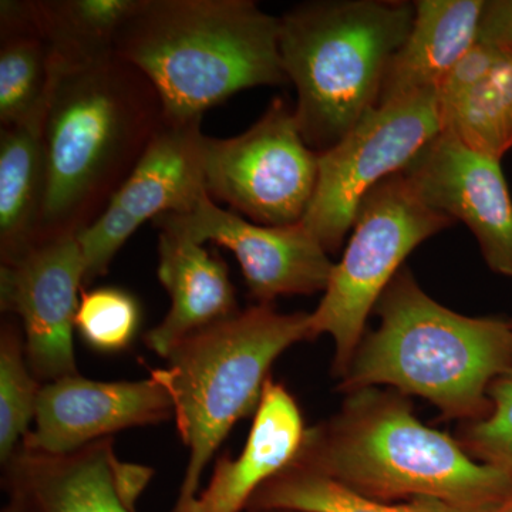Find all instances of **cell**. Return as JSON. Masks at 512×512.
Here are the masks:
<instances>
[{"label":"cell","instance_id":"1","mask_svg":"<svg viewBox=\"0 0 512 512\" xmlns=\"http://www.w3.org/2000/svg\"><path fill=\"white\" fill-rule=\"evenodd\" d=\"M293 463L384 503L431 498L490 512L512 497L511 471L478 463L460 441L424 426L406 396L377 387L348 393L335 417L306 430Z\"/></svg>","mask_w":512,"mask_h":512},{"label":"cell","instance_id":"2","mask_svg":"<svg viewBox=\"0 0 512 512\" xmlns=\"http://www.w3.org/2000/svg\"><path fill=\"white\" fill-rule=\"evenodd\" d=\"M163 120L156 87L119 56L57 74L45 120L37 244L79 237L103 214Z\"/></svg>","mask_w":512,"mask_h":512},{"label":"cell","instance_id":"3","mask_svg":"<svg viewBox=\"0 0 512 512\" xmlns=\"http://www.w3.org/2000/svg\"><path fill=\"white\" fill-rule=\"evenodd\" d=\"M279 29L252 0H140L116 56L156 87L164 119H202L242 90L288 83Z\"/></svg>","mask_w":512,"mask_h":512},{"label":"cell","instance_id":"4","mask_svg":"<svg viewBox=\"0 0 512 512\" xmlns=\"http://www.w3.org/2000/svg\"><path fill=\"white\" fill-rule=\"evenodd\" d=\"M379 328L362 339L339 389L390 386L423 397L448 419H483L488 389L512 370V322L468 318L430 298L400 269L375 306Z\"/></svg>","mask_w":512,"mask_h":512},{"label":"cell","instance_id":"5","mask_svg":"<svg viewBox=\"0 0 512 512\" xmlns=\"http://www.w3.org/2000/svg\"><path fill=\"white\" fill-rule=\"evenodd\" d=\"M413 18L412 3L386 0L303 3L279 18L282 66L298 94L293 110L313 151L335 147L377 107Z\"/></svg>","mask_w":512,"mask_h":512},{"label":"cell","instance_id":"6","mask_svg":"<svg viewBox=\"0 0 512 512\" xmlns=\"http://www.w3.org/2000/svg\"><path fill=\"white\" fill-rule=\"evenodd\" d=\"M306 339H312L311 313L255 305L188 336L165 357L164 369L150 373L167 390L178 434L188 448L173 511L197 498L202 474L229 431L256 413L275 360Z\"/></svg>","mask_w":512,"mask_h":512},{"label":"cell","instance_id":"7","mask_svg":"<svg viewBox=\"0 0 512 512\" xmlns=\"http://www.w3.org/2000/svg\"><path fill=\"white\" fill-rule=\"evenodd\" d=\"M453 224L424 204L402 173L387 177L360 202L345 254L311 313L312 339L326 333L335 342L333 373L340 379L362 342L367 316L407 256Z\"/></svg>","mask_w":512,"mask_h":512},{"label":"cell","instance_id":"8","mask_svg":"<svg viewBox=\"0 0 512 512\" xmlns=\"http://www.w3.org/2000/svg\"><path fill=\"white\" fill-rule=\"evenodd\" d=\"M318 175L319 154L303 140L295 110L285 100L272 101L238 136L207 137L208 195L255 224H299L311 207Z\"/></svg>","mask_w":512,"mask_h":512},{"label":"cell","instance_id":"9","mask_svg":"<svg viewBox=\"0 0 512 512\" xmlns=\"http://www.w3.org/2000/svg\"><path fill=\"white\" fill-rule=\"evenodd\" d=\"M441 131L437 92L370 110L348 136L319 154L318 184L302 224L326 251H338L363 198L402 173Z\"/></svg>","mask_w":512,"mask_h":512},{"label":"cell","instance_id":"10","mask_svg":"<svg viewBox=\"0 0 512 512\" xmlns=\"http://www.w3.org/2000/svg\"><path fill=\"white\" fill-rule=\"evenodd\" d=\"M202 119L161 120L143 156L103 214L79 234L84 286L106 275L111 261L147 221L185 214L207 192Z\"/></svg>","mask_w":512,"mask_h":512},{"label":"cell","instance_id":"11","mask_svg":"<svg viewBox=\"0 0 512 512\" xmlns=\"http://www.w3.org/2000/svg\"><path fill=\"white\" fill-rule=\"evenodd\" d=\"M158 229H170L201 245L229 249L258 305H271L279 296L325 292L335 264L329 252L302 224H255L205 194L185 214H167L154 221Z\"/></svg>","mask_w":512,"mask_h":512},{"label":"cell","instance_id":"12","mask_svg":"<svg viewBox=\"0 0 512 512\" xmlns=\"http://www.w3.org/2000/svg\"><path fill=\"white\" fill-rule=\"evenodd\" d=\"M84 276L74 235L42 242L0 268V308L19 316L30 369L42 384L79 375L73 335Z\"/></svg>","mask_w":512,"mask_h":512},{"label":"cell","instance_id":"13","mask_svg":"<svg viewBox=\"0 0 512 512\" xmlns=\"http://www.w3.org/2000/svg\"><path fill=\"white\" fill-rule=\"evenodd\" d=\"M500 163L443 130L402 174L424 204L470 228L491 271L512 276V198Z\"/></svg>","mask_w":512,"mask_h":512},{"label":"cell","instance_id":"14","mask_svg":"<svg viewBox=\"0 0 512 512\" xmlns=\"http://www.w3.org/2000/svg\"><path fill=\"white\" fill-rule=\"evenodd\" d=\"M153 476L151 468L121 461L109 437L66 454L20 444L3 464L2 484L25 512H137Z\"/></svg>","mask_w":512,"mask_h":512},{"label":"cell","instance_id":"15","mask_svg":"<svg viewBox=\"0 0 512 512\" xmlns=\"http://www.w3.org/2000/svg\"><path fill=\"white\" fill-rule=\"evenodd\" d=\"M171 417L170 396L151 375L137 382L67 376L43 384L35 427L22 444L43 453H72L117 431L163 423Z\"/></svg>","mask_w":512,"mask_h":512},{"label":"cell","instance_id":"16","mask_svg":"<svg viewBox=\"0 0 512 512\" xmlns=\"http://www.w3.org/2000/svg\"><path fill=\"white\" fill-rule=\"evenodd\" d=\"M157 275L170 296V311L144 340L147 348L167 357L188 336L241 312L228 266L205 245L170 229H160Z\"/></svg>","mask_w":512,"mask_h":512},{"label":"cell","instance_id":"17","mask_svg":"<svg viewBox=\"0 0 512 512\" xmlns=\"http://www.w3.org/2000/svg\"><path fill=\"white\" fill-rule=\"evenodd\" d=\"M306 427L284 384L269 377L244 450L221 457L210 484L187 508L171 512H242L256 491L295 461Z\"/></svg>","mask_w":512,"mask_h":512},{"label":"cell","instance_id":"18","mask_svg":"<svg viewBox=\"0 0 512 512\" xmlns=\"http://www.w3.org/2000/svg\"><path fill=\"white\" fill-rule=\"evenodd\" d=\"M484 0H419L409 35L384 74L379 103L437 92L458 60L477 43Z\"/></svg>","mask_w":512,"mask_h":512},{"label":"cell","instance_id":"19","mask_svg":"<svg viewBox=\"0 0 512 512\" xmlns=\"http://www.w3.org/2000/svg\"><path fill=\"white\" fill-rule=\"evenodd\" d=\"M45 120L0 131L2 265L16 264L37 244L47 187Z\"/></svg>","mask_w":512,"mask_h":512},{"label":"cell","instance_id":"20","mask_svg":"<svg viewBox=\"0 0 512 512\" xmlns=\"http://www.w3.org/2000/svg\"><path fill=\"white\" fill-rule=\"evenodd\" d=\"M55 57L39 35L30 0L0 2V124L25 126L46 119L55 87Z\"/></svg>","mask_w":512,"mask_h":512},{"label":"cell","instance_id":"21","mask_svg":"<svg viewBox=\"0 0 512 512\" xmlns=\"http://www.w3.org/2000/svg\"><path fill=\"white\" fill-rule=\"evenodd\" d=\"M138 5L140 0H30V12L63 72L116 55L121 29Z\"/></svg>","mask_w":512,"mask_h":512},{"label":"cell","instance_id":"22","mask_svg":"<svg viewBox=\"0 0 512 512\" xmlns=\"http://www.w3.org/2000/svg\"><path fill=\"white\" fill-rule=\"evenodd\" d=\"M443 130L464 146L500 160L512 148V47L463 96L440 106Z\"/></svg>","mask_w":512,"mask_h":512},{"label":"cell","instance_id":"23","mask_svg":"<svg viewBox=\"0 0 512 512\" xmlns=\"http://www.w3.org/2000/svg\"><path fill=\"white\" fill-rule=\"evenodd\" d=\"M256 508L298 512H466L431 498L403 503L373 500L296 463L289 464L256 491L245 510Z\"/></svg>","mask_w":512,"mask_h":512},{"label":"cell","instance_id":"24","mask_svg":"<svg viewBox=\"0 0 512 512\" xmlns=\"http://www.w3.org/2000/svg\"><path fill=\"white\" fill-rule=\"evenodd\" d=\"M43 384L30 369L25 336L12 320L0 329V461L3 464L28 436Z\"/></svg>","mask_w":512,"mask_h":512},{"label":"cell","instance_id":"25","mask_svg":"<svg viewBox=\"0 0 512 512\" xmlns=\"http://www.w3.org/2000/svg\"><path fill=\"white\" fill-rule=\"evenodd\" d=\"M141 309L130 292L114 286L84 291L76 315V330L84 342L103 353L127 349L140 328Z\"/></svg>","mask_w":512,"mask_h":512},{"label":"cell","instance_id":"26","mask_svg":"<svg viewBox=\"0 0 512 512\" xmlns=\"http://www.w3.org/2000/svg\"><path fill=\"white\" fill-rule=\"evenodd\" d=\"M488 399L490 412L464 427L460 444L481 463L512 473V370L491 383Z\"/></svg>","mask_w":512,"mask_h":512},{"label":"cell","instance_id":"27","mask_svg":"<svg viewBox=\"0 0 512 512\" xmlns=\"http://www.w3.org/2000/svg\"><path fill=\"white\" fill-rule=\"evenodd\" d=\"M477 42L505 49L512 47V0L484 2Z\"/></svg>","mask_w":512,"mask_h":512},{"label":"cell","instance_id":"28","mask_svg":"<svg viewBox=\"0 0 512 512\" xmlns=\"http://www.w3.org/2000/svg\"><path fill=\"white\" fill-rule=\"evenodd\" d=\"M2 512H25L22 510V508L19 507L18 504L15 503V501L8 500V504L3 507Z\"/></svg>","mask_w":512,"mask_h":512},{"label":"cell","instance_id":"29","mask_svg":"<svg viewBox=\"0 0 512 512\" xmlns=\"http://www.w3.org/2000/svg\"><path fill=\"white\" fill-rule=\"evenodd\" d=\"M244 512H298V511L284 510V508H256V510H245Z\"/></svg>","mask_w":512,"mask_h":512},{"label":"cell","instance_id":"30","mask_svg":"<svg viewBox=\"0 0 512 512\" xmlns=\"http://www.w3.org/2000/svg\"><path fill=\"white\" fill-rule=\"evenodd\" d=\"M490 512H512V497L510 500L505 501L503 505H500V507L495 508V510Z\"/></svg>","mask_w":512,"mask_h":512}]
</instances>
